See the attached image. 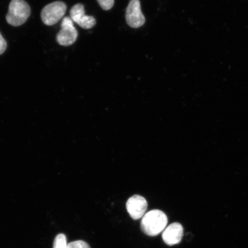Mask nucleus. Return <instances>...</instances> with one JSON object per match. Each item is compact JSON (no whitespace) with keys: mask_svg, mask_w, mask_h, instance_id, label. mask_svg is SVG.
I'll use <instances>...</instances> for the list:
<instances>
[{"mask_svg":"<svg viewBox=\"0 0 248 248\" xmlns=\"http://www.w3.org/2000/svg\"><path fill=\"white\" fill-rule=\"evenodd\" d=\"M168 223L166 214L159 210H151L142 217L141 229L144 234L154 237L159 235Z\"/></svg>","mask_w":248,"mask_h":248,"instance_id":"f257e3e1","label":"nucleus"},{"mask_svg":"<svg viewBox=\"0 0 248 248\" xmlns=\"http://www.w3.org/2000/svg\"><path fill=\"white\" fill-rule=\"evenodd\" d=\"M31 15V8L24 0H12L9 5L6 20L14 27H18L26 23Z\"/></svg>","mask_w":248,"mask_h":248,"instance_id":"f03ea898","label":"nucleus"},{"mask_svg":"<svg viewBox=\"0 0 248 248\" xmlns=\"http://www.w3.org/2000/svg\"><path fill=\"white\" fill-rule=\"evenodd\" d=\"M67 6L64 2L57 1L45 6L41 12V19L46 26H53L66 14Z\"/></svg>","mask_w":248,"mask_h":248,"instance_id":"7ed1b4c3","label":"nucleus"},{"mask_svg":"<svg viewBox=\"0 0 248 248\" xmlns=\"http://www.w3.org/2000/svg\"><path fill=\"white\" fill-rule=\"evenodd\" d=\"M78 33L74 26L73 21L69 17L63 18L61 30L57 35V41L62 46H69L76 42Z\"/></svg>","mask_w":248,"mask_h":248,"instance_id":"20e7f679","label":"nucleus"},{"mask_svg":"<svg viewBox=\"0 0 248 248\" xmlns=\"http://www.w3.org/2000/svg\"><path fill=\"white\" fill-rule=\"evenodd\" d=\"M126 23L130 27L138 29L144 24L145 18L142 14L139 0H131L126 11Z\"/></svg>","mask_w":248,"mask_h":248,"instance_id":"39448f33","label":"nucleus"},{"mask_svg":"<svg viewBox=\"0 0 248 248\" xmlns=\"http://www.w3.org/2000/svg\"><path fill=\"white\" fill-rule=\"evenodd\" d=\"M126 207L131 218L138 220L145 215L148 208V203L141 195H135L127 201Z\"/></svg>","mask_w":248,"mask_h":248,"instance_id":"423d86ee","label":"nucleus"},{"mask_svg":"<svg viewBox=\"0 0 248 248\" xmlns=\"http://www.w3.org/2000/svg\"><path fill=\"white\" fill-rule=\"evenodd\" d=\"M70 14L71 20L83 29H92L96 24L94 17L85 15L84 7L81 4L74 5L71 9Z\"/></svg>","mask_w":248,"mask_h":248,"instance_id":"0eeeda50","label":"nucleus"},{"mask_svg":"<svg viewBox=\"0 0 248 248\" xmlns=\"http://www.w3.org/2000/svg\"><path fill=\"white\" fill-rule=\"evenodd\" d=\"M184 228L181 224L178 222L173 223L163 232V240L169 246L179 244L184 236Z\"/></svg>","mask_w":248,"mask_h":248,"instance_id":"6e6552de","label":"nucleus"},{"mask_svg":"<svg viewBox=\"0 0 248 248\" xmlns=\"http://www.w3.org/2000/svg\"><path fill=\"white\" fill-rule=\"evenodd\" d=\"M67 243L66 235L64 234H59L55 237L53 248H67Z\"/></svg>","mask_w":248,"mask_h":248,"instance_id":"1a4fd4ad","label":"nucleus"},{"mask_svg":"<svg viewBox=\"0 0 248 248\" xmlns=\"http://www.w3.org/2000/svg\"><path fill=\"white\" fill-rule=\"evenodd\" d=\"M67 248H91L86 242L82 240H78L67 244Z\"/></svg>","mask_w":248,"mask_h":248,"instance_id":"9d476101","label":"nucleus"},{"mask_svg":"<svg viewBox=\"0 0 248 248\" xmlns=\"http://www.w3.org/2000/svg\"><path fill=\"white\" fill-rule=\"evenodd\" d=\"M99 4L104 10H109L113 7L114 0H97Z\"/></svg>","mask_w":248,"mask_h":248,"instance_id":"9b49d317","label":"nucleus"},{"mask_svg":"<svg viewBox=\"0 0 248 248\" xmlns=\"http://www.w3.org/2000/svg\"><path fill=\"white\" fill-rule=\"evenodd\" d=\"M7 47V42H6V40L3 38L1 33H0V55L4 53Z\"/></svg>","mask_w":248,"mask_h":248,"instance_id":"f8f14e48","label":"nucleus"}]
</instances>
